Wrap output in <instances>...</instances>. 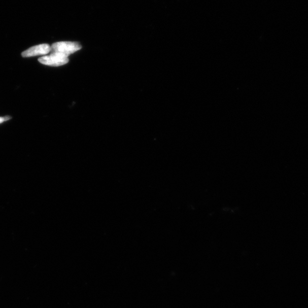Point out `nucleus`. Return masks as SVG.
Here are the masks:
<instances>
[{
    "mask_svg": "<svg viewBox=\"0 0 308 308\" xmlns=\"http://www.w3.org/2000/svg\"><path fill=\"white\" fill-rule=\"evenodd\" d=\"M39 61L44 65L50 66H60L67 63V57L61 54L52 53L49 56H44L39 59Z\"/></svg>",
    "mask_w": 308,
    "mask_h": 308,
    "instance_id": "2",
    "label": "nucleus"
},
{
    "mask_svg": "<svg viewBox=\"0 0 308 308\" xmlns=\"http://www.w3.org/2000/svg\"><path fill=\"white\" fill-rule=\"evenodd\" d=\"M10 119H11V117L9 116L0 117V123H2L4 122L7 121Z\"/></svg>",
    "mask_w": 308,
    "mask_h": 308,
    "instance_id": "4",
    "label": "nucleus"
},
{
    "mask_svg": "<svg viewBox=\"0 0 308 308\" xmlns=\"http://www.w3.org/2000/svg\"><path fill=\"white\" fill-rule=\"evenodd\" d=\"M81 49V46L74 42H58L54 43L51 47L52 53L63 55L68 57L71 54L78 51Z\"/></svg>",
    "mask_w": 308,
    "mask_h": 308,
    "instance_id": "1",
    "label": "nucleus"
},
{
    "mask_svg": "<svg viewBox=\"0 0 308 308\" xmlns=\"http://www.w3.org/2000/svg\"><path fill=\"white\" fill-rule=\"evenodd\" d=\"M51 51V47L48 44H41L35 46L22 52L21 55L24 57H30L46 55Z\"/></svg>",
    "mask_w": 308,
    "mask_h": 308,
    "instance_id": "3",
    "label": "nucleus"
}]
</instances>
